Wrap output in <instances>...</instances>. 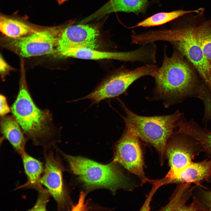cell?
Returning <instances> with one entry per match:
<instances>
[{
    "mask_svg": "<svg viewBox=\"0 0 211 211\" xmlns=\"http://www.w3.org/2000/svg\"><path fill=\"white\" fill-rule=\"evenodd\" d=\"M11 108L12 115L34 145L46 151L60 141V131L54 124L52 113L37 106L23 84Z\"/></svg>",
    "mask_w": 211,
    "mask_h": 211,
    "instance_id": "6da1fadb",
    "label": "cell"
},
{
    "mask_svg": "<svg viewBox=\"0 0 211 211\" xmlns=\"http://www.w3.org/2000/svg\"><path fill=\"white\" fill-rule=\"evenodd\" d=\"M166 49L165 46L162 65L153 77L154 97L168 101L190 94L198 81L193 67L185 58L174 48L169 57Z\"/></svg>",
    "mask_w": 211,
    "mask_h": 211,
    "instance_id": "7a4b0ae2",
    "label": "cell"
},
{
    "mask_svg": "<svg viewBox=\"0 0 211 211\" xmlns=\"http://www.w3.org/2000/svg\"><path fill=\"white\" fill-rule=\"evenodd\" d=\"M125 115L123 117L126 127L139 138L152 146L159 154L161 164L166 144L178 127L182 114L178 111L170 115L146 117L140 116L129 109L122 103Z\"/></svg>",
    "mask_w": 211,
    "mask_h": 211,
    "instance_id": "3957f363",
    "label": "cell"
},
{
    "mask_svg": "<svg viewBox=\"0 0 211 211\" xmlns=\"http://www.w3.org/2000/svg\"><path fill=\"white\" fill-rule=\"evenodd\" d=\"M179 26L169 29L149 31V41L169 42L190 63L211 90V65L183 16Z\"/></svg>",
    "mask_w": 211,
    "mask_h": 211,
    "instance_id": "277c9868",
    "label": "cell"
},
{
    "mask_svg": "<svg viewBox=\"0 0 211 211\" xmlns=\"http://www.w3.org/2000/svg\"><path fill=\"white\" fill-rule=\"evenodd\" d=\"M59 150L72 171L88 188H105L114 192L126 186L127 181L115 164H102L85 158L65 154Z\"/></svg>",
    "mask_w": 211,
    "mask_h": 211,
    "instance_id": "5b68a950",
    "label": "cell"
},
{
    "mask_svg": "<svg viewBox=\"0 0 211 211\" xmlns=\"http://www.w3.org/2000/svg\"><path fill=\"white\" fill-rule=\"evenodd\" d=\"M159 68L155 65L149 64L133 69L122 67L91 93L74 101L89 99L92 105L103 100L118 97L126 92L130 86L138 79L147 76L153 77Z\"/></svg>",
    "mask_w": 211,
    "mask_h": 211,
    "instance_id": "8992f818",
    "label": "cell"
},
{
    "mask_svg": "<svg viewBox=\"0 0 211 211\" xmlns=\"http://www.w3.org/2000/svg\"><path fill=\"white\" fill-rule=\"evenodd\" d=\"M139 138L126 127L122 136L115 145L114 161L137 176L143 185L151 182L152 180L148 178L145 174Z\"/></svg>",
    "mask_w": 211,
    "mask_h": 211,
    "instance_id": "52a82bcc",
    "label": "cell"
},
{
    "mask_svg": "<svg viewBox=\"0 0 211 211\" xmlns=\"http://www.w3.org/2000/svg\"><path fill=\"white\" fill-rule=\"evenodd\" d=\"M100 32L93 25L80 23L70 25L58 30L55 51L59 57L67 51L74 48L96 49L98 46Z\"/></svg>",
    "mask_w": 211,
    "mask_h": 211,
    "instance_id": "ba28073f",
    "label": "cell"
},
{
    "mask_svg": "<svg viewBox=\"0 0 211 211\" xmlns=\"http://www.w3.org/2000/svg\"><path fill=\"white\" fill-rule=\"evenodd\" d=\"M44 171L41 183L55 200L58 210L66 209L68 197L63 178V167L57 155L50 149L44 151Z\"/></svg>",
    "mask_w": 211,
    "mask_h": 211,
    "instance_id": "9c48e42d",
    "label": "cell"
},
{
    "mask_svg": "<svg viewBox=\"0 0 211 211\" xmlns=\"http://www.w3.org/2000/svg\"><path fill=\"white\" fill-rule=\"evenodd\" d=\"M61 57L95 60L114 59L132 63L140 62L148 64L153 61L154 53L152 47L147 44L142 45L134 50L126 52H109L88 48H74L64 53Z\"/></svg>",
    "mask_w": 211,
    "mask_h": 211,
    "instance_id": "30bf717a",
    "label": "cell"
},
{
    "mask_svg": "<svg viewBox=\"0 0 211 211\" xmlns=\"http://www.w3.org/2000/svg\"><path fill=\"white\" fill-rule=\"evenodd\" d=\"M58 30L54 33L45 30L14 39L10 45L22 57H29L55 53Z\"/></svg>",
    "mask_w": 211,
    "mask_h": 211,
    "instance_id": "8fae6325",
    "label": "cell"
},
{
    "mask_svg": "<svg viewBox=\"0 0 211 211\" xmlns=\"http://www.w3.org/2000/svg\"><path fill=\"white\" fill-rule=\"evenodd\" d=\"M185 138L176 137L168 140L165 154L170 169L162 180L165 184L189 165L195 156L194 145Z\"/></svg>",
    "mask_w": 211,
    "mask_h": 211,
    "instance_id": "7c38bea8",
    "label": "cell"
},
{
    "mask_svg": "<svg viewBox=\"0 0 211 211\" xmlns=\"http://www.w3.org/2000/svg\"><path fill=\"white\" fill-rule=\"evenodd\" d=\"M204 10L193 14L189 13L185 18L195 38L211 65V18L204 16Z\"/></svg>",
    "mask_w": 211,
    "mask_h": 211,
    "instance_id": "4fadbf2b",
    "label": "cell"
},
{
    "mask_svg": "<svg viewBox=\"0 0 211 211\" xmlns=\"http://www.w3.org/2000/svg\"><path fill=\"white\" fill-rule=\"evenodd\" d=\"M0 144L5 139L10 143L14 151L20 155L25 152V146L28 139L14 116L7 115L1 117Z\"/></svg>",
    "mask_w": 211,
    "mask_h": 211,
    "instance_id": "5bb4252c",
    "label": "cell"
},
{
    "mask_svg": "<svg viewBox=\"0 0 211 211\" xmlns=\"http://www.w3.org/2000/svg\"><path fill=\"white\" fill-rule=\"evenodd\" d=\"M147 4V0H110L80 23H85L114 12L140 13L145 10Z\"/></svg>",
    "mask_w": 211,
    "mask_h": 211,
    "instance_id": "9a60e30c",
    "label": "cell"
},
{
    "mask_svg": "<svg viewBox=\"0 0 211 211\" xmlns=\"http://www.w3.org/2000/svg\"><path fill=\"white\" fill-rule=\"evenodd\" d=\"M21 156L27 180L26 183L19 188L32 189L38 192L44 190L45 188L43 186L40 181L44 170L43 163L25 152Z\"/></svg>",
    "mask_w": 211,
    "mask_h": 211,
    "instance_id": "2e32d148",
    "label": "cell"
},
{
    "mask_svg": "<svg viewBox=\"0 0 211 211\" xmlns=\"http://www.w3.org/2000/svg\"><path fill=\"white\" fill-rule=\"evenodd\" d=\"M211 175V160L198 162L193 161L169 182L196 183L207 178Z\"/></svg>",
    "mask_w": 211,
    "mask_h": 211,
    "instance_id": "e0dca14e",
    "label": "cell"
},
{
    "mask_svg": "<svg viewBox=\"0 0 211 211\" xmlns=\"http://www.w3.org/2000/svg\"><path fill=\"white\" fill-rule=\"evenodd\" d=\"M0 30L7 37L16 39L36 31L30 25L19 20L3 16L0 17Z\"/></svg>",
    "mask_w": 211,
    "mask_h": 211,
    "instance_id": "ac0fdd59",
    "label": "cell"
},
{
    "mask_svg": "<svg viewBox=\"0 0 211 211\" xmlns=\"http://www.w3.org/2000/svg\"><path fill=\"white\" fill-rule=\"evenodd\" d=\"M198 9L194 10L182 9L169 12H161L155 14L138 23L134 27H148L157 26L172 21L188 13L197 12Z\"/></svg>",
    "mask_w": 211,
    "mask_h": 211,
    "instance_id": "d6986e66",
    "label": "cell"
},
{
    "mask_svg": "<svg viewBox=\"0 0 211 211\" xmlns=\"http://www.w3.org/2000/svg\"><path fill=\"white\" fill-rule=\"evenodd\" d=\"M37 199L34 206L29 210H47V205L50 195L45 188L43 190L38 192Z\"/></svg>",
    "mask_w": 211,
    "mask_h": 211,
    "instance_id": "ffe728a7",
    "label": "cell"
},
{
    "mask_svg": "<svg viewBox=\"0 0 211 211\" xmlns=\"http://www.w3.org/2000/svg\"><path fill=\"white\" fill-rule=\"evenodd\" d=\"M0 115L4 117L11 112V108L8 105L6 97L2 94L0 95Z\"/></svg>",
    "mask_w": 211,
    "mask_h": 211,
    "instance_id": "44dd1931",
    "label": "cell"
},
{
    "mask_svg": "<svg viewBox=\"0 0 211 211\" xmlns=\"http://www.w3.org/2000/svg\"><path fill=\"white\" fill-rule=\"evenodd\" d=\"M10 69V67L5 61L1 55L0 56V71L1 74H4Z\"/></svg>",
    "mask_w": 211,
    "mask_h": 211,
    "instance_id": "7402d4cb",
    "label": "cell"
},
{
    "mask_svg": "<svg viewBox=\"0 0 211 211\" xmlns=\"http://www.w3.org/2000/svg\"><path fill=\"white\" fill-rule=\"evenodd\" d=\"M204 198L206 204L211 210V191L205 192Z\"/></svg>",
    "mask_w": 211,
    "mask_h": 211,
    "instance_id": "603a6c76",
    "label": "cell"
},
{
    "mask_svg": "<svg viewBox=\"0 0 211 211\" xmlns=\"http://www.w3.org/2000/svg\"></svg>",
    "mask_w": 211,
    "mask_h": 211,
    "instance_id": "cb8c5ba5",
    "label": "cell"
}]
</instances>
